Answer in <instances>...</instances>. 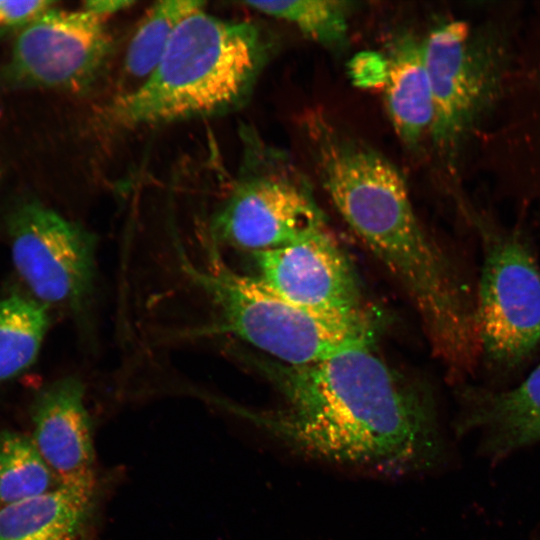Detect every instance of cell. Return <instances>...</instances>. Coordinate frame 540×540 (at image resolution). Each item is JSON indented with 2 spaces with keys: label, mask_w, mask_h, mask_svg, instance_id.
<instances>
[{
  "label": "cell",
  "mask_w": 540,
  "mask_h": 540,
  "mask_svg": "<svg viewBox=\"0 0 540 540\" xmlns=\"http://www.w3.org/2000/svg\"><path fill=\"white\" fill-rule=\"evenodd\" d=\"M254 360L281 402L242 414L293 453L387 475L426 471L442 459L430 394L392 368L374 342L306 365Z\"/></svg>",
  "instance_id": "cell-1"
},
{
  "label": "cell",
  "mask_w": 540,
  "mask_h": 540,
  "mask_svg": "<svg viewBox=\"0 0 540 540\" xmlns=\"http://www.w3.org/2000/svg\"><path fill=\"white\" fill-rule=\"evenodd\" d=\"M270 52L259 25L199 9L177 26L148 80L114 98L108 120L132 129L234 111L251 95Z\"/></svg>",
  "instance_id": "cell-2"
},
{
  "label": "cell",
  "mask_w": 540,
  "mask_h": 540,
  "mask_svg": "<svg viewBox=\"0 0 540 540\" xmlns=\"http://www.w3.org/2000/svg\"><path fill=\"white\" fill-rule=\"evenodd\" d=\"M176 250L183 271L217 309V329L237 336L270 359L287 365H306L374 342V323L339 321L301 308L258 277L227 267L211 245L204 266L195 265L180 244Z\"/></svg>",
  "instance_id": "cell-3"
},
{
  "label": "cell",
  "mask_w": 540,
  "mask_h": 540,
  "mask_svg": "<svg viewBox=\"0 0 540 540\" xmlns=\"http://www.w3.org/2000/svg\"><path fill=\"white\" fill-rule=\"evenodd\" d=\"M243 144L238 175L212 219L213 239L254 253L326 229L312 186L292 159L252 131H244Z\"/></svg>",
  "instance_id": "cell-4"
},
{
  "label": "cell",
  "mask_w": 540,
  "mask_h": 540,
  "mask_svg": "<svg viewBox=\"0 0 540 540\" xmlns=\"http://www.w3.org/2000/svg\"><path fill=\"white\" fill-rule=\"evenodd\" d=\"M422 40L433 107L429 136L453 168L500 95L505 49L496 33L461 19L438 23Z\"/></svg>",
  "instance_id": "cell-5"
},
{
  "label": "cell",
  "mask_w": 540,
  "mask_h": 540,
  "mask_svg": "<svg viewBox=\"0 0 540 540\" xmlns=\"http://www.w3.org/2000/svg\"><path fill=\"white\" fill-rule=\"evenodd\" d=\"M483 244L476 296L481 354L511 368L540 343V267L524 239L470 215Z\"/></svg>",
  "instance_id": "cell-6"
},
{
  "label": "cell",
  "mask_w": 540,
  "mask_h": 540,
  "mask_svg": "<svg viewBox=\"0 0 540 540\" xmlns=\"http://www.w3.org/2000/svg\"><path fill=\"white\" fill-rule=\"evenodd\" d=\"M7 231L13 265L34 299L83 313L95 279L93 233L38 200L17 205Z\"/></svg>",
  "instance_id": "cell-7"
},
{
  "label": "cell",
  "mask_w": 540,
  "mask_h": 540,
  "mask_svg": "<svg viewBox=\"0 0 540 540\" xmlns=\"http://www.w3.org/2000/svg\"><path fill=\"white\" fill-rule=\"evenodd\" d=\"M113 50L106 19L82 7H53L18 31L0 82L10 89L82 93L104 72Z\"/></svg>",
  "instance_id": "cell-8"
},
{
  "label": "cell",
  "mask_w": 540,
  "mask_h": 540,
  "mask_svg": "<svg viewBox=\"0 0 540 540\" xmlns=\"http://www.w3.org/2000/svg\"><path fill=\"white\" fill-rule=\"evenodd\" d=\"M258 278L293 304L349 323H374L349 258L328 229L252 253Z\"/></svg>",
  "instance_id": "cell-9"
},
{
  "label": "cell",
  "mask_w": 540,
  "mask_h": 540,
  "mask_svg": "<svg viewBox=\"0 0 540 540\" xmlns=\"http://www.w3.org/2000/svg\"><path fill=\"white\" fill-rule=\"evenodd\" d=\"M83 383L75 377L58 379L34 399L32 440L60 487L93 496L95 454Z\"/></svg>",
  "instance_id": "cell-10"
},
{
  "label": "cell",
  "mask_w": 540,
  "mask_h": 540,
  "mask_svg": "<svg viewBox=\"0 0 540 540\" xmlns=\"http://www.w3.org/2000/svg\"><path fill=\"white\" fill-rule=\"evenodd\" d=\"M458 432H480V451L492 459L540 442V363L506 391H466Z\"/></svg>",
  "instance_id": "cell-11"
},
{
  "label": "cell",
  "mask_w": 540,
  "mask_h": 540,
  "mask_svg": "<svg viewBox=\"0 0 540 540\" xmlns=\"http://www.w3.org/2000/svg\"><path fill=\"white\" fill-rule=\"evenodd\" d=\"M383 91L389 120L401 142L416 148L429 135L433 107L423 54V40L402 33L385 58Z\"/></svg>",
  "instance_id": "cell-12"
},
{
  "label": "cell",
  "mask_w": 540,
  "mask_h": 540,
  "mask_svg": "<svg viewBox=\"0 0 540 540\" xmlns=\"http://www.w3.org/2000/svg\"><path fill=\"white\" fill-rule=\"evenodd\" d=\"M92 496L54 489L0 508V540H75L91 508Z\"/></svg>",
  "instance_id": "cell-13"
},
{
  "label": "cell",
  "mask_w": 540,
  "mask_h": 540,
  "mask_svg": "<svg viewBox=\"0 0 540 540\" xmlns=\"http://www.w3.org/2000/svg\"><path fill=\"white\" fill-rule=\"evenodd\" d=\"M204 5V2L191 0L159 1L145 12L128 44L117 96L134 91L148 80L158 67L177 26Z\"/></svg>",
  "instance_id": "cell-14"
},
{
  "label": "cell",
  "mask_w": 540,
  "mask_h": 540,
  "mask_svg": "<svg viewBox=\"0 0 540 540\" xmlns=\"http://www.w3.org/2000/svg\"><path fill=\"white\" fill-rule=\"evenodd\" d=\"M48 307L34 298L0 299V382L27 370L36 360L49 327Z\"/></svg>",
  "instance_id": "cell-15"
},
{
  "label": "cell",
  "mask_w": 540,
  "mask_h": 540,
  "mask_svg": "<svg viewBox=\"0 0 540 540\" xmlns=\"http://www.w3.org/2000/svg\"><path fill=\"white\" fill-rule=\"evenodd\" d=\"M251 10L284 21L333 51L348 43L352 2L339 0L245 1Z\"/></svg>",
  "instance_id": "cell-16"
},
{
  "label": "cell",
  "mask_w": 540,
  "mask_h": 540,
  "mask_svg": "<svg viewBox=\"0 0 540 540\" xmlns=\"http://www.w3.org/2000/svg\"><path fill=\"white\" fill-rule=\"evenodd\" d=\"M54 484L57 486L30 436L0 432V508L46 493Z\"/></svg>",
  "instance_id": "cell-17"
},
{
  "label": "cell",
  "mask_w": 540,
  "mask_h": 540,
  "mask_svg": "<svg viewBox=\"0 0 540 540\" xmlns=\"http://www.w3.org/2000/svg\"><path fill=\"white\" fill-rule=\"evenodd\" d=\"M55 6L57 2L48 0L1 1L0 27L20 31Z\"/></svg>",
  "instance_id": "cell-18"
},
{
  "label": "cell",
  "mask_w": 540,
  "mask_h": 540,
  "mask_svg": "<svg viewBox=\"0 0 540 540\" xmlns=\"http://www.w3.org/2000/svg\"><path fill=\"white\" fill-rule=\"evenodd\" d=\"M136 2L128 0H92L83 3L82 8L86 11L106 19L120 11L126 10Z\"/></svg>",
  "instance_id": "cell-19"
},
{
  "label": "cell",
  "mask_w": 540,
  "mask_h": 540,
  "mask_svg": "<svg viewBox=\"0 0 540 540\" xmlns=\"http://www.w3.org/2000/svg\"><path fill=\"white\" fill-rule=\"evenodd\" d=\"M0 26H1V1H0Z\"/></svg>",
  "instance_id": "cell-20"
}]
</instances>
